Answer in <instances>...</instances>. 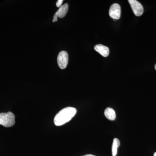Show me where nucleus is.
Masks as SVG:
<instances>
[{"label": "nucleus", "mask_w": 156, "mask_h": 156, "mask_svg": "<svg viewBox=\"0 0 156 156\" xmlns=\"http://www.w3.org/2000/svg\"><path fill=\"white\" fill-rule=\"evenodd\" d=\"M63 0H58L57 1V2L56 3V7L58 8H60L62 5V2H63Z\"/></svg>", "instance_id": "9d476101"}, {"label": "nucleus", "mask_w": 156, "mask_h": 156, "mask_svg": "<svg viewBox=\"0 0 156 156\" xmlns=\"http://www.w3.org/2000/svg\"><path fill=\"white\" fill-rule=\"evenodd\" d=\"M77 112L76 109L72 107H68L61 110L54 119V122L56 126H59L68 122Z\"/></svg>", "instance_id": "f257e3e1"}, {"label": "nucleus", "mask_w": 156, "mask_h": 156, "mask_svg": "<svg viewBox=\"0 0 156 156\" xmlns=\"http://www.w3.org/2000/svg\"><path fill=\"white\" fill-rule=\"evenodd\" d=\"M155 69L156 70V64H155Z\"/></svg>", "instance_id": "4468645a"}, {"label": "nucleus", "mask_w": 156, "mask_h": 156, "mask_svg": "<svg viewBox=\"0 0 156 156\" xmlns=\"http://www.w3.org/2000/svg\"><path fill=\"white\" fill-rule=\"evenodd\" d=\"M15 115L11 112L1 113H0V125L7 128L12 127L15 124Z\"/></svg>", "instance_id": "f03ea898"}, {"label": "nucleus", "mask_w": 156, "mask_h": 156, "mask_svg": "<svg viewBox=\"0 0 156 156\" xmlns=\"http://www.w3.org/2000/svg\"><path fill=\"white\" fill-rule=\"evenodd\" d=\"M95 51L98 52L103 57H106L108 56L109 54V48L106 46L101 44H98L94 47Z\"/></svg>", "instance_id": "423d86ee"}, {"label": "nucleus", "mask_w": 156, "mask_h": 156, "mask_svg": "<svg viewBox=\"0 0 156 156\" xmlns=\"http://www.w3.org/2000/svg\"><path fill=\"white\" fill-rule=\"evenodd\" d=\"M68 9V4H65L64 5H62L61 7L59 8L58 11L56 12L58 17L60 18L64 17L67 14Z\"/></svg>", "instance_id": "0eeeda50"}, {"label": "nucleus", "mask_w": 156, "mask_h": 156, "mask_svg": "<svg viewBox=\"0 0 156 156\" xmlns=\"http://www.w3.org/2000/svg\"><path fill=\"white\" fill-rule=\"evenodd\" d=\"M128 2L135 16L139 17L142 15L144 12V8L142 5L139 2L136 0H129Z\"/></svg>", "instance_id": "20e7f679"}, {"label": "nucleus", "mask_w": 156, "mask_h": 156, "mask_svg": "<svg viewBox=\"0 0 156 156\" xmlns=\"http://www.w3.org/2000/svg\"><path fill=\"white\" fill-rule=\"evenodd\" d=\"M82 156H96L94 155H92V154H86V155H85Z\"/></svg>", "instance_id": "f8f14e48"}, {"label": "nucleus", "mask_w": 156, "mask_h": 156, "mask_svg": "<svg viewBox=\"0 0 156 156\" xmlns=\"http://www.w3.org/2000/svg\"><path fill=\"white\" fill-rule=\"evenodd\" d=\"M69 62V55L66 51H62L57 56V63L61 69H64L67 67Z\"/></svg>", "instance_id": "7ed1b4c3"}, {"label": "nucleus", "mask_w": 156, "mask_h": 156, "mask_svg": "<svg viewBox=\"0 0 156 156\" xmlns=\"http://www.w3.org/2000/svg\"><path fill=\"white\" fill-rule=\"evenodd\" d=\"M104 113L107 119L111 121H114L115 119V112L114 110L111 108H107L105 109Z\"/></svg>", "instance_id": "6e6552de"}, {"label": "nucleus", "mask_w": 156, "mask_h": 156, "mask_svg": "<svg viewBox=\"0 0 156 156\" xmlns=\"http://www.w3.org/2000/svg\"><path fill=\"white\" fill-rule=\"evenodd\" d=\"M57 17H58V16H57V14H56V13H55V14H54V17H53V22H56L58 20L57 19Z\"/></svg>", "instance_id": "9b49d317"}, {"label": "nucleus", "mask_w": 156, "mask_h": 156, "mask_svg": "<svg viewBox=\"0 0 156 156\" xmlns=\"http://www.w3.org/2000/svg\"><path fill=\"white\" fill-rule=\"evenodd\" d=\"M120 141L118 138H115L113 140L112 146V154L113 156H115L118 151V147H119Z\"/></svg>", "instance_id": "1a4fd4ad"}, {"label": "nucleus", "mask_w": 156, "mask_h": 156, "mask_svg": "<svg viewBox=\"0 0 156 156\" xmlns=\"http://www.w3.org/2000/svg\"><path fill=\"white\" fill-rule=\"evenodd\" d=\"M154 156H156V152L154 154Z\"/></svg>", "instance_id": "ddd939ff"}, {"label": "nucleus", "mask_w": 156, "mask_h": 156, "mask_svg": "<svg viewBox=\"0 0 156 156\" xmlns=\"http://www.w3.org/2000/svg\"><path fill=\"white\" fill-rule=\"evenodd\" d=\"M110 17L114 20H118L121 17V9L119 4H114L111 6L109 11Z\"/></svg>", "instance_id": "39448f33"}]
</instances>
